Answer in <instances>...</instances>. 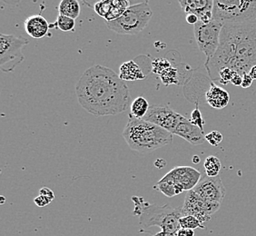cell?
<instances>
[{
	"label": "cell",
	"mask_w": 256,
	"mask_h": 236,
	"mask_svg": "<svg viewBox=\"0 0 256 236\" xmlns=\"http://www.w3.org/2000/svg\"><path fill=\"white\" fill-rule=\"evenodd\" d=\"M76 93L79 104L94 116L123 113L131 100L129 88L119 74L101 64L84 71L76 83Z\"/></svg>",
	"instance_id": "6da1fadb"
},
{
	"label": "cell",
	"mask_w": 256,
	"mask_h": 236,
	"mask_svg": "<svg viewBox=\"0 0 256 236\" xmlns=\"http://www.w3.org/2000/svg\"><path fill=\"white\" fill-rule=\"evenodd\" d=\"M132 201L134 204L133 214L139 217L141 227H160L161 232L153 236H178L181 229L179 220L182 216V207L172 208L168 204L159 206L136 196L132 197Z\"/></svg>",
	"instance_id": "7a4b0ae2"
},
{
	"label": "cell",
	"mask_w": 256,
	"mask_h": 236,
	"mask_svg": "<svg viewBox=\"0 0 256 236\" xmlns=\"http://www.w3.org/2000/svg\"><path fill=\"white\" fill-rule=\"evenodd\" d=\"M172 134L144 119H136L129 114L123 131V138L134 151L148 152L171 144Z\"/></svg>",
	"instance_id": "3957f363"
},
{
	"label": "cell",
	"mask_w": 256,
	"mask_h": 236,
	"mask_svg": "<svg viewBox=\"0 0 256 236\" xmlns=\"http://www.w3.org/2000/svg\"><path fill=\"white\" fill-rule=\"evenodd\" d=\"M256 66V20L236 23V59L232 69L237 74L249 73Z\"/></svg>",
	"instance_id": "277c9868"
},
{
	"label": "cell",
	"mask_w": 256,
	"mask_h": 236,
	"mask_svg": "<svg viewBox=\"0 0 256 236\" xmlns=\"http://www.w3.org/2000/svg\"><path fill=\"white\" fill-rule=\"evenodd\" d=\"M153 16V11L146 2L132 5L122 16L111 22H106L109 30L121 34L134 36L142 32Z\"/></svg>",
	"instance_id": "5b68a950"
},
{
	"label": "cell",
	"mask_w": 256,
	"mask_h": 236,
	"mask_svg": "<svg viewBox=\"0 0 256 236\" xmlns=\"http://www.w3.org/2000/svg\"><path fill=\"white\" fill-rule=\"evenodd\" d=\"M256 20V1L214 0L212 20L222 24L244 23Z\"/></svg>",
	"instance_id": "8992f818"
},
{
	"label": "cell",
	"mask_w": 256,
	"mask_h": 236,
	"mask_svg": "<svg viewBox=\"0 0 256 236\" xmlns=\"http://www.w3.org/2000/svg\"><path fill=\"white\" fill-rule=\"evenodd\" d=\"M28 40L15 34H0V68L5 73H10L21 64L25 56L23 50Z\"/></svg>",
	"instance_id": "52a82bcc"
},
{
	"label": "cell",
	"mask_w": 256,
	"mask_h": 236,
	"mask_svg": "<svg viewBox=\"0 0 256 236\" xmlns=\"http://www.w3.org/2000/svg\"><path fill=\"white\" fill-rule=\"evenodd\" d=\"M224 24L212 20L208 24L198 22L194 26V33L199 50L206 56V61L216 54L220 44V34Z\"/></svg>",
	"instance_id": "ba28073f"
},
{
	"label": "cell",
	"mask_w": 256,
	"mask_h": 236,
	"mask_svg": "<svg viewBox=\"0 0 256 236\" xmlns=\"http://www.w3.org/2000/svg\"><path fill=\"white\" fill-rule=\"evenodd\" d=\"M221 206L220 204H212L204 200L192 190L189 191L182 206V216H192L197 218L202 224L210 221L212 216Z\"/></svg>",
	"instance_id": "9c48e42d"
},
{
	"label": "cell",
	"mask_w": 256,
	"mask_h": 236,
	"mask_svg": "<svg viewBox=\"0 0 256 236\" xmlns=\"http://www.w3.org/2000/svg\"><path fill=\"white\" fill-rule=\"evenodd\" d=\"M184 116L174 112L166 104H154L148 110L144 120L156 124L159 128L166 130L168 132L174 133L178 124L182 120Z\"/></svg>",
	"instance_id": "30bf717a"
},
{
	"label": "cell",
	"mask_w": 256,
	"mask_h": 236,
	"mask_svg": "<svg viewBox=\"0 0 256 236\" xmlns=\"http://www.w3.org/2000/svg\"><path fill=\"white\" fill-rule=\"evenodd\" d=\"M192 191L207 202L220 204L226 194V187L222 184L220 176L216 177L207 176L206 174L202 176L201 180Z\"/></svg>",
	"instance_id": "8fae6325"
},
{
	"label": "cell",
	"mask_w": 256,
	"mask_h": 236,
	"mask_svg": "<svg viewBox=\"0 0 256 236\" xmlns=\"http://www.w3.org/2000/svg\"><path fill=\"white\" fill-rule=\"evenodd\" d=\"M202 174L191 166H176L162 177L161 180L170 181L180 187L184 191H191L201 180Z\"/></svg>",
	"instance_id": "7c38bea8"
},
{
	"label": "cell",
	"mask_w": 256,
	"mask_h": 236,
	"mask_svg": "<svg viewBox=\"0 0 256 236\" xmlns=\"http://www.w3.org/2000/svg\"><path fill=\"white\" fill-rule=\"evenodd\" d=\"M174 134L186 140L188 143L192 146H200L206 141V134L201 131V129L192 124L190 120L184 116L182 118L180 123L178 124Z\"/></svg>",
	"instance_id": "4fadbf2b"
},
{
	"label": "cell",
	"mask_w": 256,
	"mask_h": 236,
	"mask_svg": "<svg viewBox=\"0 0 256 236\" xmlns=\"http://www.w3.org/2000/svg\"><path fill=\"white\" fill-rule=\"evenodd\" d=\"M26 32L33 38H43L48 34L50 25L44 16L33 15L28 16L24 22Z\"/></svg>",
	"instance_id": "5bb4252c"
},
{
	"label": "cell",
	"mask_w": 256,
	"mask_h": 236,
	"mask_svg": "<svg viewBox=\"0 0 256 236\" xmlns=\"http://www.w3.org/2000/svg\"><path fill=\"white\" fill-rule=\"evenodd\" d=\"M204 96L207 104L212 108L217 110L226 108L230 101V94L226 90L220 88L212 81L210 82V88L206 92Z\"/></svg>",
	"instance_id": "9a60e30c"
},
{
	"label": "cell",
	"mask_w": 256,
	"mask_h": 236,
	"mask_svg": "<svg viewBox=\"0 0 256 236\" xmlns=\"http://www.w3.org/2000/svg\"><path fill=\"white\" fill-rule=\"evenodd\" d=\"M182 11L188 14H194L198 18L208 11H212V0H179Z\"/></svg>",
	"instance_id": "2e32d148"
},
{
	"label": "cell",
	"mask_w": 256,
	"mask_h": 236,
	"mask_svg": "<svg viewBox=\"0 0 256 236\" xmlns=\"http://www.w3.org/2000/svg\"><path fill=\"white\" fill-rule=\"evenodd\" d=\"M119 78L123 81H136L144 80L146 76L144 74L143 70L139 64L134 60L124 62L119 69Z\"/></svg>",
	"instance_id": "e0dca14e"
},
{
	"label": "cell",
	"mask_w": 256,
	"mask_h": 236,
	"mask_svg": "<svg viewBox=\"0 0 256 236\" xmlns=\"http://www.w3.org/2000/svg\"><path fill=\"white\" fill-rule=\"evenodd\" d=\"M81 8L78 0H62L58 6V14L76 20L80 15Z\"/></svg>",
	"instance_id": "ac0fdd59"
},
{
	"label": "cell",
	"mask_w": 256,
	"mask_h": 236,
	"mask_svg": "<svg viewBox=\"0 0 256 236\" xmlns=\"http://www.w3.org/2000/svg\"><path fill=\"white\" fill-rule=\"evenodd\" d=\"M150 106L144 96H138L134 100L130 106V114L136 119H144L148 114Z\"/></svg>",
	"instance_id": "d6986e66"
},
{
	"label": "cell",
	"mask_w": 256,
	"mask_h": 236,
	"mask_svg": "<svg viewBox=\"0 0 256 236\" xmlns=\"http://www.w3.org/2000/svg\"><path fill=\"white\" fill-rule=\"evenodd\" d=\"M154 188L159 192H162V194H164L166 196L170 197V198L184 192L182 187H180L170 181H164L161 179L159 180V182L154 186Z\"/></svg>",
	"instance_id": "ffe728a7"
},
{
	"label": "cell",
	"mask_w": 256,
	"mask_h": 236,
	"mask_svg": "<svg viewBox=\"0 0 256 236\" xmlns=\"http://www.w3.org/2000/svg\"><path fill=\"white\" fill-rule=\"evenodd\" d=\"M160 78L162 80V84L166 86L184 84L179 69L178 68H174L172 64V66H170L160 74Z\"/></svg>",
	"instance_id": "44dd1931"
},
{
	"label": "cell",
	"mask_w": 256,
	"mask_h": 236,
	"mask_svg": "<svg viewBox=\"0 0 256 236\" xmlns=\"http://www.w3.org/2000/svg\"><path fill=\"white\" fill-rule=\"evenodd\" d=\"M131 6V3L128 0H113V6L106 22H111L118 20Z\"/></svg>",
	"instance_id": "7402d4cb"
},
{
	"label": "cell",
	"mask_w": 256,
	"mask_h": 236,
	"mask_svg": "<svg viewBox=\"0 0 256 236\" xmlns=\"http://www.w3.org/2000/svg\"><path fill=\"white\" fill-rule=\"evenodd\" d=\"M204 168L206 170V174L207 176H218L222 168V164L220 162L219 158L214 156H210L204 160Z\"/></svg>",
	"instance_id": "603a6c76"
},
{
	"label": "cell",
	"mask_w": 256,
	"mask_h": 236,
	"mask_svg": "<svg viewBox=\"0 0 256 236\" xmlns=\"http://www.w3.org/2000/svg\"><path fill=\"white\" fill-rule=\"evenodd\" d=\"M74 26H76V20L58 14L54 24L50 25V28H56L63 32H71V31H74Z\"/></svg>",
	"instance_id": "cb8c5ba5"
},
{
	"label": "cell",
	"mask_w": 256,
	"mask_h": 236,
	"mask_svg": "<svg viewBox=\"0 0 256 236\" xmlns=\"http://www.w3.org/2000/svg\"><path fill=\"white\" fill-rule=\"evenodd\" d=\"M179 224L181 228H184V229H191V230H194L197 228L200 229H204L206 226L202 224L201 222L199 221L197 218L192 216H184L180 218L179 220Z\"/></svg>",
	"instance_id": "d4e9b609"
},
{
	"label": "cell",
	"mask_w": 256,
	"mask_h": 236,
	"mask_svg": "<svg viewBox=\"0 0 256 236\" xmlns=\"http://www.w3.org/2000/svg\"><path fill=\"white\" fill-rule=\"evenodd\" d=\"M113 6V0H104L96 3L94 6V12L104 20H106Z\"/></svg>",
	"instance_id": "484cf974"
},
{
	"label": "cell",
	"mask_w": 256,
	"mask_h": 236,
	"mask_svg": "<svg viewBox=\"0 0 256 236\" xmlns=\"http://www.w3.org/2000/svg\"><path fill=\"white\" fill-rule=\"evenodd\" d=\"M189 120H190V122H191L192 124H194L197 128H200L202 132H204V126L206 122H204V118H202V113H201V111H200V109H199V103H198V101L196 103V108L192 110V114H191V118H190Z\"/></svg>",
	"instance_id": "4316f807"
},
{
	"label": "cell",
	"mask_w": 256,
	"mask_h": 236,
	"mask_svg": "<svg viewBox=\"0 0 256 236\" xmlns=\"http://www.w3.org/2000/svg\"><path fill=\"white\" fill-rule=\"evenodd\" d=\"M172 66L170 61L166 58H156L152 62V72L154 74H158L160 76L164 71Z\"/></svg>",
	"instance_id": "83f0119b"
},
{
	"label": "cell",
	"mask_w": 256,
	"mask_h": 236,
	"mask_svg": "<svg viewBox=\"0 0 256 236\" xmlns=\"http://www.w3.org/2000/svg\"><path fill=\"white\" fill-rule=\"evenodd\" d=\"M236 71H234L231 68H224L219 72V80L218 82L222 86H226V84L231 83L232 80L234 78V76L236 74Z\"/></svg>",
	"instance_id": "f1b7e54d"
},
{
	"label": "cell",
	"mask_w": 256,
	"mask_h": 236,
	"mask_svg": "<svg viewBox=\"0 0 256 236\" xmlns=\"http://www.w3.org/2000/svg\"><path fill=\"white\" fill-rule=\"evenodd\" d=\"M206 140L211 146L216 148L222 141V134L218 131H212L206 134Z\"/></svg>",
	"instance_id": "f546056e"
},
{
	"label": "cell",
	"mask_w": 256,
	"mask_h": 236,
	"mask_svg": "<svg viewBox=\"0 0 256 236\" xmlns=\"http://www.w3.org/2000/svg\"><path fill=\"white\" fill-rule=\"evenodd\" d=\"M40 196L46 197V198L50 200V202H52L54 199V192H53L51 189H50V188H48V187L41 188L40 191Z\"/></svg>",
	"instance_id": "4dcf8cb0"
},
{
	"label": "cell",
	"mask_w": 256,
	"mask_h": 236,
	"mask_svg": "<svg viewBox=\"0 0 256 236\" xmlns=\"http://www.w3.org/2000/svg\"><path fill=\"white\" fill-rule=\"evenodd\" d=\"M34 202L36 204V206H38V207H44L46 206L48 204H50V201L46 198V197L43 196H38L36 197L34 199Z\"/></svg>",
	"instance_id": "1f68e13d"
},
{
	"label": "cell",
	"mask_w": 256,
	"mask_h": 236,
	"mask_svg": "<svg viewBox=\"0 0 256 236\" xmlns=\"http://www.w3.org/2000/svg\"><path fill=\"white\" fill-rule=\"evenodd\" d=\"M242 88H249L252 84L254 79L252 78L251 76L249 73L242 74Z\"/></svg>",
	"instance_id": "d6a6232c"
},
{
	"label": "cell",
	"mask_w": 256,
	"mask_h": 236,
	"mask_svg": "<svg viewBox=\"0 0 256 236\" xmlns=\"http://www.w3.org/2000/svg\"><path fill=\"white\" fill-rule=\"evenodd\" d=\"M186 20L188 24H191V25H196L197 23L199 22V18L194 14H188L186 16Z\"/></svg>",
	"instance_id": "836d02e7"
},
{
	"label": "cell",
	"mask_w": 256,
	"mask_h": 236,
	"mask_svg": "<svg viewBox=\"0 0 256 236\" xmlns=\"http://www.w3.org/2000/svg\"><path fill=\"white\" fill-rule=\"evenodd\" d=\"M178 236H194V231L191 230V229L181 228L178 232Z\"/></svg>",
	"instance_id": "e575fe53"
},
{
	"label": "cell",
	"mask_w": 256,
	"mask_h": 236,
	"mask_svg": "<svg viewBox=\"0 0 256 236\" xmlns=\"http://www.w3.org/2000/svg\"><path fill=\"white\" fill-rule=\"evenodd\" d=\"M242 76L239 74H236L231 82V84L236 86H242Z\"/></svg>",
	"instance_id": "d590c367"
},
{
	"label": "cell",
	"mask_w": 256,
	"mask_h": 236,
	"mask_svg": "<svg viewBox=\"0 0 256 236\" xmlns=\"http://www.w3.org/2000/svg\"><path fill=\"white\" fill-rule=\"evenodd\" d=\"M249 74L251 76L252 78L256 80V66L252 68L251 70L249 71Z\"/></svg>",
	"instance_id": "8d00e7d4"
},
{
	"label": "cell",
	"mask_w": 256,
	"mask_h": 236,
	"mask_svg": "<svg viewBox=\"0 0 256 236\" xmlns=\"http://www.w3.org/2000/svg\"><path fill=\"white\" fill-rule=\"evenodd\" d=\"M192 162H194V164H199V162H200V158H199L198 156H194L192 158Z\"/></svg>",
	"instance_id": "74e56055"
}]
</instances>
